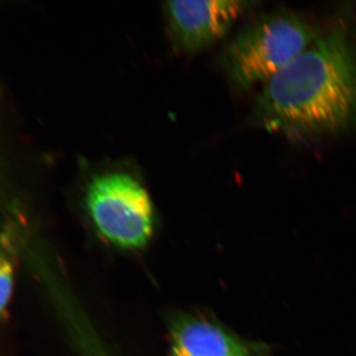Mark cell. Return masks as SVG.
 <instances>
[{
    "mask_svg": "<svg viewBox=\"0 0 356 356\" xmlns=\"http://www.w3.org/2000/svg\"><path fill=\"white\" fill-rule=\"evenodd\" d=\"M257 120L268 132L309 140L356 124V54L343 29L320 37L264 86Z\"/></svg>",
    "mask_w": 356,
    "mask_h": 356,
    "instance_id": "6da1fadb",
    "label": "cell"
},
{
    "mask_svg": "<svg viewBox=\"0 0 356 356\" xmlns=\"http://www.w3.org/2000/svg\"><path fill=\"white\" fill-rule=\"evenodd\" d=\"M316 39L310 26L292 14L262 16L231 42L225 67L238 88L264 86Z\"/></svg>",
    "mask_w": 356,
    "mask_h": 356,
    "instance_id": "7a4b0ae2",
    "label": "cell"
},
{
    "mask_svg": "<svg viewBox=\"0 0 356 356\" xmlns=\"http://www.w3.org/2000/svg\"><path fill=\"white\" fill-rule=\"evenodd\" d=\"M86 206L98 233L117 247L142 248L153 236V202L147 189L128 173L93 177L86 187Z\"/></svg>",
    "mask_w": 356,
    "mask_h": 356,
    "instance_id": "3957f363",
    "label": "cell"
},
{
    "mask_svg": "<svg viewBox=\"0 0 356 356\" xmlns=\"http://www.w3.org/2000/svg\"><path fill=\"white\" fill-rule=\"evenodd\" d=\"M245 8V2L236 0L170 1L163 7L173 40L186 51L200 50L221 39Z\"/></svg>",
    "mask_w": 356,
    "mask_h": 356,
    "instance_id": "277c9868",
    "label": "cell"
},
{
    "mask_svg": "<svg viewBox=\"0 0 356 356\" xmlns=\"http://www.w3.org/2000/svg\"><path fill=\"white\" fill-rule=\"evenodd\" d=\"M172 356H250L242 343L199 318H181L172 331Z\"/></svg>",
    "mask_w": 356,
    "mask_h": 356,
    "instance_id": "5b68a950",
    "label": "cell"
},
{
    "mask_svg": "<svg viewBox=\"0 0 356 356\" xmlns=\"http://www.w3.org/2000/svg\"><path fill=\"white\" fill-rule=\"evenodd\" d=\"M13 266L7 255L0 250V314L6 310L13 291Z\"/></svg>",
    "mask_w": 356,
    "mask_h": 356,
    "instance_id": "8992f818",
    "label": "cell"
}]
</instances>
